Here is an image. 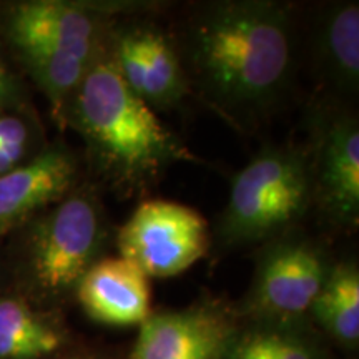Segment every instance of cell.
<instances>
[{
    "label": "cell",
    "instance_id": "6da1fadb",
    "mask_svg": "<svg viewBox=\"0 0 359 359\" xmlns=\"http://www.w3.org/2000/svg\"><path fill=\"white\" fill-rule=\"evenodd\" d=\"M290 34L286 11L273 2L203 8L188 34V52L206 98L236 118L271 105L290 69Z\"/></svg>",
    "mask_w": 359,
    "mask_h": 359
},
{
    "label": "cell",
    "instance_id": "7a4b0ae2",
    "mask_svg": "<svg viewBox=\"0 0 359 359\" xmlns=\"http://www.w3.org/2000/svg\"><path fill=\"white\" fill-rule=\"evenodd\" d=\"M69 105L75 128L98 161L127 182L190 158L150 107L125 83L114 53L100 57L97 52Z\"/></svg>",
    "mask_w": 359,
    "mask_h": 359
},
{
    "label": "cell",
    "instance_id": "3957f363",
    "mask_svg": "<svg viewBox=\"0 0 359 359\" xmlns=\"http://www.w3.org/2000/svg\"><path fill=\"white\" fill-rule=\"evenodd\" d=\"M105 235L102 210L92 195L62 198L27 231L20 258L27 285L42 298L70 293L97 263Z\"/></svg>",
    "mask_w": 359,
    "mask_h": 359
},
{
    "label": "cell",
    "instance_id": "277c9868",
    "mask_svg": "<svg viewBox=\"0 0 359 359\" xmlns=\"http://www.w3.org/2000/svg\"><path fill=\"white\" fill-rule=\"evenodd\" d=\"M309 172L296 151H262L236 175L218 235L228 245L251 243L299 218L309 200Z\"/></svg>",
    "mask_w": 359,
    "mask_h": 359
},
{
    "label": "cell",
    "instance_id": "5b68a950",
    "mask_svg": "<svg viewBox=\"0 0 359 359\" xmlns=\"http://www.w3.org/2000/svg\"><path fill=\"white\" fill-rule=\"evenodd\" d=\"M118 250L147 278L177 276L208 251V224L185 205L150 200L122 226Z\"/></svg>",
    "mask_w": 359,
    "mask_h": 359
},
{
    "label": "cell",
    "instance_id": "8992f818",
    "mask_svg": "<svg viewBox=\"0 0 359 359\" xmlns=\"http://www.w3.org/2000/svg\"><path fill=\"white\" fill-rule=\"evenodd\" d=\"M330 269L321 251L306 241H283L259 259L250 308L266 321L286 323L311 309Z\"/></svg>",
    "mask_w": 359,
    "mask_h": 359
},
{
    "label": "cell",
    "instance_id": "52a82bcc",
    "mask_svg": "<svg viewBox=\"0 0 359 359\" xmlns=\"http://www.w3.org/2000/svg\"><path fill=\"white\" fill-rule=\"evenodd\" d=\"M235 327L215 306L150 314L130 359H222Z\"/></svg>",
    "mask_w": 359,
    "mask_h": 359
},
{
    "label": "cell",
    "instance_id": "ba28073f",
    "mask_svg": "<svg viewBox=\"0 0 359 359\" xmlns=\"http://www.w3.org/2000/svg\"><path fill=\"white\" fill-rule=\"evenodd\" d=\"M102 7L62 0H29L8 8L7 37L13 47L50 43L90 62L97 55Z\"/></svg>",
    "mask_w": 359,
    "mask_h": 359
},
{
    "label": "cell",
    "instance_id": "9c48e42d",
    "mask_svg": "<svg viewBox=\"0 0 359 359\" xmlns=\"http://www.w3.org/2000/svg\"><path fill=\"white\" fill-rule=\"evenodd\" d=\"M114 58L125 83L143 102L170 107L187 92V79L172 43L154 29L127 30L118 37Z\"/></svg>",
    "mask_w": 359,
    "mask_h": 359
},
{
    "label": "cell",
    "instance_id": "30bf717a",
    "mask_svg": "<svg viewBox=\"0 0 359 359\" xmlns=\"http://www.w3.org/2000/svg\"><path fill=\"white\" fill-rule=\"evenodd\" d=\"M75 172V160L69 151L52 147L0 175V235L64 198L74 183Z\"/></svg>",
    "mask_w": 359,
    "mask_h": 359
},
{
    "label": "cell",
    "instance_id": "8fae6325",
    "mask_svg": "<svg viewBox=\"0 0 359 359\" xmlns=\"http://www.w3.org/2000/svg\"><path fill=\"white\" fill-rule=\"evenodd\" d=\"M75 291L85 313L103 325H142L151 314L148 278L122 257L97 262Z\"/></svg>",
    "mask_w": 359,
    "mask_h": 359
},
{
    "label": "cell",
    "instance_id": "7c38bea8",
    "mask_svg": "<svg viewBox=\"0 0 359 359\" xmlns=\"http://www.w3.org/2000/svg\"><path fill=\"white\" fill-rule=\"evenodd\" d=\"M318 190L336 222L353 224L359 217V130L351 118L338 120L323 138Z\"/></svg>",
    "mask_w": 359,
    "mask_h": 359
},
{
    "label": "cell",
    "instance_id": "4fadbf2b",
    "mask_svg": "<svg viewBox=\"0 0 359 359\" xmlns=\"http://www.w3.org/2000/svg\"><path fill=\"white\" fill-rule=\"evenodd\" d=\"M64 346V333L22 298H0V359H42Z\"/></svg>",
    "mask_w": 359,
    "mask_h": 359
},
{
    "label": "cell",
    "instance_id": "5bb4252c",
    "mask_svg": "<svg viewBox=\"0 0 359 359\" xmlns=\"http://www.w3.org/2000/svg\"><path fill=\"white\" fill-rule=\"evenodd\" d=\"M318 53L336 87L356 92L359 82V7L341 4L331 8L318 30Z\"/></svg>",
    "mask_w": 359,
    "mask_h": 359
},
{
    "label": "cell",
    "instance_id": "9a60e30c",
    "mask_svg": "<svg viewBox=\"0 0 359 359\" xmlns=\"http://www.w3.org/2000/svg\"><path fill=\"white\" fill-rule=\"evenodd\" d=\"M313 314L333 338L346 346L359 339V271L343 263L330 269L313 303Z\"/></svg>",
    "mask_w": 359,
    "mask_h": 359
},
{
    "label": "cell",
    "instance_id": "2e32d148",
    "mask_svg": "<svg viewBox=\"0 0 359 359\" xmlns=\"http://www.w3.org/2000/svg\"><path fill=\"white\" fill-rule=\"evenodd\" d=\"M222 359H323L306 336L286 326H257L233 336Z\"/></svg>",
    "mask_w": 359,
    "mask_h": 359
},
{
    "label": "cell",
    "instance_id": "e0dca14e",
    "mask_svg": "<svg viewBox=\"0 0 359 359\" xmlns=\"http://www.w3.org/2000/svg\"><path fill=\"white\" fill-rule=\"evenodd\" d=\"M27 145H29V130L24 120L0 110V148Z\"/></svg>",
    "mask_w": 359,
    "mask_h": 359
},
{
    "label": "cell",
    "instance_id": "ac0fdd59",
    "mask_svg": "<svg viewBox=\"0 0 359 359\" xmlns=\"http://www.w3.org/2000/svg\"><path fill=\"white\" fill-rule=\"evenodd\" d=\"M27 154V147H2L0 148V175H6L11 170L22 165Z\"/></svg>",
    "mask_w": 359,
    "mask_h": 359
},
{
    "label": "cell",
    "instance_id": "d6986e66",
    "mask_svg": "<svg viewBox=\"0 0 359 359\" xmlns=\"http://www.w3.org/2000/svg\"><path fill=\"white\" fill-rule=\"evenodd\" d=\"M17 95V85L13 80L12 74L8 72L7 65L4 64L2 57H0V107L7 105Z\"/></svg>",
    "mask_w": 359,
    "mask_h": 359
},
{
    "label": "cell",
    "instance_id": "ffe728a7",
    "mask_svg": "<svg viewBox=\"0 0 359 359\" xmlns=\"http://www.w3.org/2000/svg\"><path fill=\"white\" fill-rule=\"evenodd\" d=\"M58 359H92L88 356H69V358H58Z\"/></svg>",
    "mask_w": 359,
    "mask_h": 359
}]
</instances>
